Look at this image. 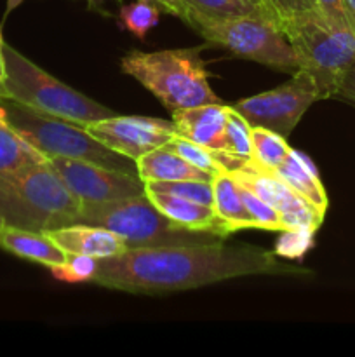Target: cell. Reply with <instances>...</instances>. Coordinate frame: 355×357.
Listing matches in <instances>:
<instances>
[{
  "mask_svg": "<svg viewBox=\"0 0 355 357\" xmlns=\"http://www.w3.org/2000/svg\"><path fill=\"white\" fill-rule=\"evenodd\" d=\"M274 251L256 246H226L219 241L188 246L127 248L97 260L93 284L132 295H164L246 275H308Z\"/></svg>",
  "mask_w": 355,
  "mask_h": 357,
  "instance_id": "6da1fadb",
  "label": "cell"
},
{
  "mask_svg": "<svg viewBox=\"0 0 355 357\" xmlns=\"http://www.w3.org/2000/svg\"><path fill=\"white\" fill-rule=\"evenodd\" d=\"M80 215L82 202L49 159L0 173V216L6 225L47 234L80 223Z\"/></svg>",
  "mask_w": 355,
  "mask_h": 357,
  "instance_id": "7a4b0ae2",
  "label": "cell"
},
{
  "mask_svg": "<svg viewBox=\"0 0 355 357\" xmlns=\"http://www.w3.org/2000/svg\"><path fill=\"white\" fill-rule=\"evenodd\" d=\"M120 68L171 112L197 105L221 103L209 84L211 75L198 49L131 51L122 58Z\"/></svg>",
  "mask_w": 355,
  "mask_h": 357,
  "instance_id": "3957f363",
  "label": "cell"
},
{
  "mask_svg": "<svg viewBox=\"0 0 355 357\" xmlns=\"http://www.w3.org/2000/svg\"><path fill=\"white\" fill-rule=\"evenodd\" d=\"M0 117L47 159L86 160L110 169L138 174L134 160L94 139L84 126L52 117L23 103L0 98Z\"/></svg>",
  "mask_w": 355,
  "mask_h": 357,
  "instance_id": "277c9868",
  "label": "cell"
},
{
  "mask_svg": "<svg viewBox=\"0 0 355 357\" xmlns=\"http://www.w3.org/2000/svg\"><path fill=\"white\" fill-rule=\"evenodd\" d=\"M3 65H6V94L3 98L23 103L42 114L63 119L79 126H89L115 115L104 105L90 100L86 94L66 86L21 54L17 49L2 44Z\"/></svg>",
  "mask_w": 355,
  "mask_h": 357,
  "instance_id": "5b68a950",
  "label": "cell"
},
{
  "mask_svg": "<svg viewBox=\"0 0 355 357\" xmlns=\"http://www.w3.org/2000/svg\"><path fill=\"white\" fill-rule=\"evenodd\" d=\"M298 59L315 80L322 100L336 96L338 86L355 61V33L324 20L319 10L298 14L281 24Z\"/></svg>",
  "mask_w": 355,
  "mask_h": 357,
  "instance_id": "8992f818",
  "label": "cell"
},
{
  "mask_svg": "<svg viewBox=\"0 0 355 357\" xmlns=\"http://www.w3.org/2000/svg\"><path fill=\"white\" fill-rule=\"evenodd\" d=\"M80 223L111 230L127 248L188 246L219 241L209 234L178 227L152 204L146 194L101 204H82Z\"/></svg>",
  "mask_w": 355,
  "mask_h": 357,
  "instance_id": "52a82bcc",
  "label": "cell"
},
{
  "mask_svg": "<svg viewBox=\"0 0 355 357\" xmlns=\"http://www.w3.org/2000/svg\"><path fill=\"white\" fill-rule=\"evenodd\" d=\"M195 30L207 42L221 45L239 58L251 59L281 72L294 73L299 68L289 38L267 14L202 23L197 24Z\"/></svg>",
  "mask_w": 355,
  "mask_h": 357,
  "instance_id": "ba28073f",
  "label": "cell"
},
{
  "mask_svg": "<svg viewBox=\"0 0 355 357\" xmlns=\"http://www.w3.org/2000/svg\"><path fill=\"white\" fill-rule=\"evenodd\" d=\"M319 100L322 98L313 77L305 70H296L289 82L244 98L230 107L251 126H261L282 136H289L305 112Z\"/></svg>",
  "mask_w": 355,
  "mask_h": 357,
  "instance_id": "9c48e42d",
  "label": "cell"
},
{
  "mask_svg": "<svg viewBox=\"0 0 355 357\" xmlns=\"http://www.w3.org/2000/svg\"><path fill=\"white\" fill-rule=\"evenodd\" d=\"M66 187L82 204L120 201L145 194V183L138 174L110 169L86 160L49 159Z\"/></svg>",
  "mask_w": 355,
  "mask_h": 357,
  "instance_id": "30bf717a",
  "label": "cell"
},
{
  "mask_svg": "<svg viewBox=\"0 0 355 357\" xmlns=\"http://www.w3.org/2000/svg\"><path fill=\"white\" fill-rule=\"evenodd\" d=\"M86 129L94 139L134 162L176 136L173 121L143 115H111L86 126Z\"/></svg>",
  "mask_w": 355,
  "mask_h": 357,
  "instance_id": "8fae6325",
  "label": "cell"
},
{
  "mask_svg": "<svg viewBox=\"0 0 355 357\" xmlns=\"http://www.w3.org/2000/svg\"><path fill=\"white\" fill-rule=\"evenodd\" d=\"M230 174L240 187L247 188L265 202L274 206L281 213L285 230L298 229V227L319 230V227L322 225L326 216L320 215L308 201L296 194L284 180H281L271 171L258 169L251 166L249 160H246L239 169L230 171Z\"/></svg>",
  "mask_w": 355,
  "mask_h": 357,
  "instance_id": "7c38bea8",
  "label": "cell"
},
{
  "mask_svg": "<svg viewBox=\"0 0 355 357\" xmlns=\"http://www.w3.org/2000/svg\"><path fill=\"white\" fill-rule=\"evenodd\" d=\"M228 117V105L207 103L197 107L173 110V124L176 135L212 150H225V128Z\"/></svg>",
  "mask_w": 355,
  "mask_h": 357,
  "instance_id": "4fadbf2b",
  "label": "cell"
},
{
  "mask_svg": "<svg viewBox=\"0 0 355 357\" xmlns=\"http://www.w3.org/2000/svg\"><path fill=\"white\" fill-rule=\"evenodd\" d=\"M145 194L167 220L176 223L181 229L209 234V236H214L218 239H225V237L232 236L228 227L218 218L212 206L200 204V202L166 194V192L145 190Z\"/></svg>",
  "mask_w": 355,
  "mask_h": 357,
  "instance_id": "5bb4252c",
  "label": "cell"
},
{
  "mask_svg": "<svg viewBox=\"0 0 355 357\" xmlns=\"http://www.w3.org/2000/svg\"><path fill=\"white\" fill-rule=\"evenodd\" d=\"M47 236L66 255H86L96 260L117 257L127 250L124 241L104 227L89 223H73L63 229L51 230Z\"/></svg>",
  "mask_w": 355,
  "mask_h": 357,
  "instance_id": "9a60e30c",
  "label": "cell"
},
{
  "mask_svg": "<svg viewBox=\"0 0 355 357\" xmlns=\"http://www.w3.org/2000/svg\"><path fill=\"white\" fill-rule=\"evenodd\" d=\"M271 173L277 174L296 194L301 195L320 215L326 216L327 208H329L327 192L324 188L322 181H320L319 169L306 153L291 149L284 164L275 171H271Z\"/></svg>",
  "mask_w": 355,
  "mask_h": 357,
  "instance_id": "2e32d148",
  "label": "cell"
},
{
  "mask_svg": "<svg viewBox=\"0 0 355 357\" xmlns=\"http://www.w3.org/2000/svg\"><path fill=\"white\" fill-rule=\"evenodd\" d=\"M0 250L23 260L54 267L65 264L68 255L44 232L16 229L6 225L0 230Z\"/></svg>",
  "mask_w": 355,
  "mask_h": 357,
  "instance_id": "e0dca14e",
  "label": "cell"
},
{
  "mask_svg": "<svg viewBox=\"0 0 355 357\" xmlns=\"http://www.w3.org/2000/svg\"><path fill=\"white\" fill-rule=\"evenodd\" d=\"M138 176L143 183L148 181H212V174L191 166L178 153L171 152L166 146L152 150L136 160Z\"/></svg>",
  "mask_w": 355,
  "mask_h": 357,
  "instance_id": "ac0fdd59",
  "label": "cell"
},
{
  "mask_svg": "<svg viewBox=\"0 0 355 357\" xmlns=\"http://www.w3.org/2000/svg\"><path fill=\"white\" fill-rule=\"evenodd\" d=\"M212 195H214V208L218 218L228 227L232 234L240 230L256 229L253 216L247 211L246 204L240 195V187L228 171H219L212 178Z\"/></svg>",
  "mask_w": 355,
  "mask_h": 357,
  "instance_id": "d6986e66",
  "label": "cell"
},
{
  "mask_svg": "<svg viewBox=\"0 0 355 357\" xmlns=\"http://www.w3.org/2000/svg\"><path fill=\"white\" fill-rule=\"evenodd\" d=\"M183 2L188 9L187 23L191 28L202 23H212V21L267 14L258 0H183Z\"/></svg>",
  "mask_w": 355,
  "mask_h": 357,
  "instance_id": "ffe728a7",
  "label": "cell"
},
{
  "mask_svg": "<svg viewBox=\"0 0 355 357\" xmlns=\"http://www.w3.org/2000/svg\"><path fill=\"white\" fill-rule=\"evenodd\" d=\"M251 139H253V155L249 164L258 169L275 171L284 164L291 152L285 136L261 126H251Z\"/></svg>",
  "mask_w": 355,
  "mask_h": 357,
  "instance_id": "44dd1931",
  "label": "cell"
},
{
  "mask_svg": "<svg viewBox=\"0 0 355 357\" xmlns=\"http://www.w3.org/2000/svg\"><path fill=\"white\" fill-rule=\"evenodd\" d=\"M42 160H47V157L35 150L0 117V173H10Z\"/></svg>",
  "mask_w": 355,
  "mask_h": 357,
  "instance_id": "7402d4cb",
  "label": "cell"
},
{
  "mask_svg": "<svg viewBox=\"0 0 355 357\" xmlns=\"http://www.w3.org/2000/svg\"><path fill=\"white\" fill-rule=\"evenodd\" d=\"M120 23L134 37L145 38L152 28L159 24L160 7L153 0H134L120 7Z\"/></svg>",
  "mask_w": 355,
  "mask_h": 357,
  "instance_id": "603a6c76",
  "label": "cell"
},
{
  "mask_svg": "<svg viewBox=\"0 0 355 357\" xmlns=\"http://www.w3.org/2000/svg\"><path fill=\"white\" fill-rule=\"evenodd\" d=\"M223 152L246 160H251V155H253L251 124L230 105L225 128V150Z\"/></svg>",
  "mask_w": 355,
  "mask_h": 357,
  "instance_id": "cb8c5ba5",
  "label": "cell"
},
{
  "mask_svg": "<svg viewBox=\"0 0 355 357\" xmlns=\"http://www.w3.org/2000/svg\"><path fill=\"white\" fill-rule=\"evenodd\" d=\"M145 190L166 192V194L190 199V201L200 202L205 206H212V202H214L212 181H148V183H145Z\"/></svg>",
  "mask_w": 355,
  "mask_h": 357,
  "instance_id": "d4e9b609",
  "label": "cell"
},
{
  "mask_svg": "<svg viewBox=\"0 0 355 357\" xmlns=\"http://www.w3.org/2000/svg\"><path fill=\"white\" fill-rule=\"evenodd\" d=\"M315 234L317 230L308 227L284 230L275 243L274 253L282 260H301L315 246Z\"/></svg>",
  "mask_w": 355,
  "mask_h": 357,
  "instance_id": "484cf974",
  "label": "cell"
},
{
  "mask_svg": "<svg viewBox=\"0 0 355 357\" xmlns=\"http://www.w3.org/2000/svg\"><path fill=\"white\" fill-rule=\"evenodd\" d=\"M164 146H166V149H169L171 152L178 153L181 159H184L187 162H190L191 166L198 167V169L205 171V173L212 174V176H214L216 173H219V171H223L221 166L218 164V160H216L212 150L204 149V146L197 145V143L190 142V139L183 138V136L176 135L169 143H166Z\"/></svg>",
  "mask_w": 355,
  "mask_h": 357,
  "instance_id": "4316f807",
  "label": "cell"
},
{
  "mask_svg": "<svg viewBox=\"0 0 355 357\" xmlns=\"http://www.w3.org/2000/svg\"><path fill=\"white\" fill-rule=\"evenodd\" d=\"M240 195H242L247 211L251 213L254 223H256V229L268 230V232H284L285 225L282 222V216L274 206L265 202L263 199L258 197L256 194H253V192L244 187H240Z\"/></svg>",
  "mask_w": 355,
  "mask_h": 357,
  "instance_id": "83f0119b",
  "label": "cell"
},
{
  "mask_svg": "<svg viewBox=\"0 0 355 357\" xmlns=\"http://www.w3.org/2000/svg\"><path fill=\"white\" fill-rule=\"evenodd\" d=\"M49 271L63 282H90L97 272V260L86 255H68L65 264L49 267Z\"/></svg>",
  "mask_w": 355,
  "mask_h": 357,
  "instance_id": "f1b7e54d",
  "label": "cell"
},
{
  "mask_svg": "<svg viewBox=\"0 0 355 357\" xmlns=\"http://www.w3.org/2000/svg\"><path fill=\"white\" fill-rule=\"evenodd\" d=\"M268 16L281 26L298 14L315 10V0H261Z\"/></svg>",
  "mask_w": 355,
  "mask_h": 357,
  "instance_id": "f546056e",
  "label": "cell"
},
{
  "mask_svg": "<svg viewBox=\"0 0 355 357\" xmlns=\"http://www.w3.org/2000/svg\"><path fill=\"white\" fill-rule=\"evenodd\" d=\"M315 9L319 10L324 20L329 21L334 26L350 28L343 0H315Z\"/></svg>",
  "mask_w": 355,
  "mask_h": 357,
  "instance_id": "4dcf8cb0",
  "label": "cell"
},
{
  "mask_svg": "<svg viewBox=\"0 0 355 357\" xmlns=\"http://www.w3.org/2000/svg\"><path fill=\"white\" fill-rule=\"evenodd\" d=\"M336 96L341 100L348 101V103L355 105V61L354 65L348 68V72L345 73L343 79H341L340 86H338Z\"/></svg>",
  "mask_w": 355,
  "mask_h": 357,
  "instance_id": "1f68e13d",
  "label": "cell"
},
{
  "mask_svg": "<svg viewBox=\"0 0 355 357\" xmlns=\"http://www.w3.org/2000/svg\"><path fill=\"white\" fill-rule=\"evenodd\" d=\"M153 2H155L164 13L173 14V16L183 20L184 23L188 21V9L187 6H184L183 0H153Z\"/></svg>",
  "mask_w": 355,
  "mask_h": 357,
  "instance_id": "d6a6232c",
  "label": "cell"
},
{
  "mask_svg": "<svg viewBox=\"0 0 355 357\" xmlns=\"http://www.w3.org/2000/svg\"><path fill=\"white\" fill-rule=\"evenodd\" d=\"M345 10H347L348 24H350L352 31L355 33V0H343Z\"/></svg>",
  "mask_w": 355,
  "mask_h": 357,
  "instance_id": "836d02e7",
  "label": "cell"
},
{
  "mask_svg": "<svg viewBox=\"0 0 355 357\" xmlns=\"http://www.w3.org/2000/svg\"><path fill=\"white\" fill-rule=\"evenodd\" d=\"M2 44H3V38L0 37V98H3V94H6V87H3V82H6V65H3Z\"/></svg>",
  "mask_w": 355,
  "mask_h": 357,
  "instance_id": "e575fe53",
  "label": "cell"
},
{
  "mask_svg": "<svg viewBox=\"0 0 355 357\" xmlns=\"http://www.w3.org/2000/svg\"><path fill=\"white\" fill-rule=\"evenodd\" d=\"M103 2H106V0H87L89 7H93V9H94V7H100Z\"/></svg>",
  "mask_w": 355,
  "mask_h": 357,
  "instance_id": "d590c367",
  "label": "cell"
},
{
  "mask_svg": "<svg viewBox=\"0 0 355 357\" xmlns=\"http://www.w3.org/2000/svg\"><path fill=\"white\" fill-rule=\"evenodd\" d=\"M19 2H21V0H9V3H7V9L10 10V9H13V7H16Z\"/></svg>",
  "mask_w": 355,
  "mask_h": 357,
  "instance_id": "8d00e7d4",
  "label": "cell"
},
{
  "mask_svg": "<svg viewBox=\"0 0 355 357\" xmlns=\"http://www.w3.org/2000/svg\"><path fill=\"white\" fill-rule=\"evenodd\" d=\"M3 227H6V222H3V218H2V216H0V230H2Z\"/></svg>",
  "mask_w": 355,
  "mask_h": 357,
  "instance_id": "74e56055",
  "label": "cell"
},
{
  "mask_svg": "<svg viewBox=\"0 0 355 357\" xmlns=\"http://www.w3.org/2000/svg\"><path fill=\"white\" fill-rule=\"evenodd\" d=\"M258 2H260V3H261V7H263V2H261V0H258ZM263 9H265V7H263Z\"/></svg>",
  "mask_w": 355,
  "mask_h": 357,
  "instance_id": "f35d334b",
  "label": "cell"
}]
</instances>
